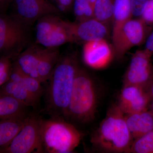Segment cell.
I'll list each match as a JSON object with an SVG mask.
<instances>
[{"label":"cell","instance_id":"cell-3","mask_svg":"<svg viewBox=\"0 0 153 153\" xmlns=\"http://www.w3.org/2000/svg\"><path fill=\"white\" fill-rule=\"evenodd\" d=\"M98 102V87L95 79L79 66L74 79L65 120L72 124L90 123L95 117Z\"/></svg>","mask_w":153,"mask_h":153},{"label":"cell","instance_id":"cell-32","mask_svg":"<svg viewBox=\"0 0 153 153\" xmlns=\"http://www.w3.org/2000/svg\"><path fill=\"white\" fill-rule=\"evenodd\" d=\"M97 1V0H87L88 2L93 7V8L94 7L96 2Z\"/></svg>","mask_w":153,"mask_h":153},{"label":"cell","instance_id":"cell-8","mask_svg":"<svg viewBox=\"0 0 153 153\" xmlns=\"http://www.w3.org/2000/svg\"><path fill=\"white\" fill-rule=\"evenodd\" d=\"M62 23L72 43L84 44L97 39H107L111 32V27L95 18L74 22L62 20Z\"/></svg>","mask_w":153,"mask_h":153},{"label":"cell","instance_id":"cell-13","mask_svg":"<svg viewBox=\"0 0 153 153\" xmlns=\"http://www.w3.org/2000/svg\"><path fill=\"white\" fill-rule=\"evenodd\" d=\"M31 108L13 97L0 93V120L27 118L33 112Z\"/></svg>","mask_w":153,"mask_h":153},{"label":"cell","instance_id":"cell-10","mask_svg":"<svg viewBox=\"0 0 153 153\" xmlns=\"http://www.w3.org/2000/svg\"><path fill=\"white\" fill-rule=\"evenodd\" d=\"M82 55L85 65L96 70L107 68L115 57L112 44L106 39H97L83 44Z\"/></svg>","mask_w":153,"mask_h":153},{"label":"cell","instance_id":"cell-4","mask_svg":"<svg viewBox=\"0 0 153 153\" xmlns=\"http://www.w3.org/2000/svg\"><path fill=\"white\" fill-rule=\"evenodd\" d=\"M40 132L41 153L73 152L83 137L73 124L60 118H41Z\"/></svg>","mask_w":153,"mask_h":153},{"label":"cell","instance_id":"cell-21","mask_svg":"<svg viewBox=\"0 0 153 153\" xmlns=\"http://www.w3.org/2000/svg\"><path fill=\"white\" fill-rule=\"evenodd\" d=\"M36 43L46 48H57L66 43H71V40L61 19L59 25L53 30L36 39Z\"/></svg>","mask_w":153,"mask_h":153},{"label":"cell","instance_id":"cell-20","mask_svg":"<svg viewBox=\"0 0 153 153\" xmlns=\"http://www.w3.org/2000/svg\"><path fill=\"white\" fill-rule=\"evenodd\" d=\"M60 56L57 48H46L38 64V73L39 81L46 82L49 79Z\"/></svg>","mask_w":153,"mask_h":153},{"label":"cell","instance_id":"cell-29","mask_svg":"<svg viewBox=\"0 0 153 153\" xmlns=\"http://www.w3.org/2000/svg\"><path fill=\"white\" fill-rule=\"evenodd\" d=\"M144 49L153 55V29L145 42Z\"/></svg>","mask_w":153,"mask_h":153},{"label":"cell","instance_id":"cell-9","mask_svg":"<svg viewBox=\"0 0 153 153\" xmlns=\"http://www.w3.org/2000/svg\"><path fill=\"white\" fill-rule=\"evenodd\" d=\"M152 56L144 49L135 52L124 75L123 85H137L146 90L153 77Z\"/></svg>","mask_w":153,"mask_h":153},{"label":"cell","instance_id":"cell-23","mask_svg":"<svg viewBox=\"0 0 153 153\" xmlns=\"http://www.w3.org/2000/svg\"><path fill=\"white\" fill-rule=\"evenodd\" d=\"M129 153H153V131L134 140Z\"/></svg>","mask_w":153,"mask_h":153},{"label":"cell","instance_id":"cell-28","mask_svg":"<svg viewBox=\"0 0 153 153\" xmlns=\"http://www.w3.org/2000/svg\"><path fill=\"white\" fill-rule=\"evenodd\" d=\"M57 3L58 8L60 11L66 12L73 8L74 0H54Z\"/></svg>","mask_w":153,"mask_h":153},{"label":"cell","instance_id":"cell-5","mask_svg":"<svg viewBox=\"0 0 153 153\" xmlns=\"http://www.w3.org/2000/svg\"><path fill=\"white\" fill-rule=\"evenodd\" d=\"M30 27L14 15H1L0 52L1 55L16 60L29 43Z\"/></svg>","mask_w":153,"mask_h":153},{"label":"cell","instance_id":"cell-26","mask_svg":"<svg viewBox=\"0 0 153 153\" xmlns=\"http://www.w3.org/2000/svg\"><path fill=\"white\" fill-rule=\"evenodd\" d=\"M140 18L148 25H153V0H149Z\"/></svg>","mask_w":153,"mask_h":153},{"label":"cell","instance_id":"cell-19","mask_svg":"<svg viewBox=\"0 0 153 153\" xmlns=\"http://www.w3.org/2000/svg\"><path fill=\"white\" fill-rule=\"evenodd\" d=\"M27 118L0 120V151L11 144L23 128Z\"/></svg>","mask_w":153,"mask_h":153},{"label":"cell","instance_id":"cell-14","mask_svg":"<svg viewBox=\"0 0 153 153\" xmlns=\"http://www.w3.org/2000/svg\"><path fill=\"white\" fill-rule=\"evenodd\" d=\"M45 48L38 45H31L21 52L15 60L25 74L39 81L37 69Z\"/></svg>","mask_w":153,"mask_h":153},{"label":"cell","instance_id":"cell-27","mask_svg":"<svg viewBox=\"0 0 153 153\" xmlns=\"http://www.w3.org/2000/svg\"><path fill=\"white\" fill-rule=\"evenodd\" d=\"M149 0H131L133 16L140 18Z\"/></svg>","mask_w":153,"mask_h":153},{"label":"cell","instance_id":"cell-22","mask_svg":"<svg viewBox=\"0 0 153 153\" xmlns=\"http://www.w3.org/2000/svg\"><path fill=\"white\" fill-rule=\"evenodd\" d=\"M115 0H97L94 7V18L111 27Z\"/></svg>","mask_w":153,"mask_h":153},{"label":"cell","instance_id":"cell-25","mask_svg":"<svg viewBox=\"0 0 153 153\" xmlns=\"http://www.w3.org/2000/svg\"><path fill=\"white\" fill-rule=\"evenodd\" d=\"M14 60L11 57L1 55L0 59V86L10 80Z\"/></svg>","mask_w":153,"mask_h":153},{"label":"cell","instance_id":"cell-6","mask_svg":"<svg viewBox=\"0 0 153 153\" xmlns=\"http://www.w3.org/2000/svg\"><path fill=\"white\" fill-rule=\"evenodd\" d=\"M152 26L148 25L140 18L129 20L112 43L115 58L121 60L132 48L144 44L153 30Z\"/></svg>","mask_w":153,"mask_h":153},{"label":"cell","instance_id":"cell-2","mask_svg":"<svg viewBox=\"0 0 153 153\" xmlns=\"http://www.w3.org/2000/svg\"><path fill=\"white\" fill-rule=\"evenodd\" d=\"M133 141L125 114L117 104H114L93 133L91 142L94 149L100 152L121 153H129Z\"/></svg>","mask_w":153,"mask_h":153},{"label":"cell","instance_id":"cell-17","mask_svg":"<svg viewBox=\"0 0 153 153\" xmlns=\"http://www.w3.org/2000/svg\"><path fill=\"white\" fill-rule=\"evenodd\" d=\"M0 93L13 97L31 107L34 111H37L39 108V102L41 100L37 98L22 85L11 79L1 86Z\"/></svg>","mask_w":153,"mask_h":153},{"label":"cell","instance_id":"cell-31","mask_svg":"<svg viewBox=\"0 0 153 153\" xmlns=\"http://www.w3.org/2000/svg\"><path fill=\"white\" fill-rule=\"evenodd\" d=\"M14 0H0L1 11H3L6 10L9 5Z\"/></svg>","mask_w":153,"mask_h":153},{"label":"cell","instance_id":"cell-24","mask_svg":"<svg viewBox=\"0 0 153 153\" xmlns=\"http://www.w3.org/2000/svg\"><path fill=\"white\" fill-rule=\"evenodd\" d=\"M73 9L76 21H85L94 18L93 7L87 0H74Z\"/></svg>","mask_w":153,"mask_h":153},{"label":"cell","instance_id":"cell-30","mask_svg":"<svg viewBox=\"0 0 153 153\" xmlns=\"http://www.w3.org/2000/svg\"><path fill=\"white\" fill-rule=\"evenodd\" d=\"M146 91L151 102L153 100V77L146 89Z\"/></svg>","mask_w":153,"mask_h":153},{"label":"cell","instance_id":"cell-1","mask_svg":"<svg viewBox=\"0 0 153 153\" xmlns=\"http://www.w3.org/2000/svg\"><path fill=\"white\" fill-rule=\"evenodd\" d=\"M79 66L75 53L60 55L44 89V111L50 117L65 119Z\"/></svg>","mask_w":153,"mask_h":153},{"label":"cell","instance_id":"cell-33","mask_svg":"<svg viewBox=\"0 0 153 153\" xmlns=\"http://www.w3.org/2000/svg\"><path fill=\"white\" fill-rule=\"evenodd\" d=\"M149 110L151 112L152 114L153 115V100L152 101H151L149 105Z\"/></svg>","mask_w":153,"mask_h":153},{"label":"cell","instance_id":"cell-15","mask_svg":"<svg viewBox=\"0 0 153 153\" xmlns=\"http://www.w3.org/2000/svg\"><path fill=\"white\" fill-rule=\"evenodd\" d=\"M125 117L133 140L153 131V115L149 110L125 115Z\"/></svg>","mask_w":153,"mask_h":153},{"label":"cell","instance_id":"cell-16","mask_svg":"<svg viewBox=\"0 0 153 153\" xmlns=\"http://www.w3.org/2000/svg\"><path fill=\"white\" fill-rule=\"evenodd\" d=\"M133 17L131 0H115L111 27L112 43L117 38L124 25Z\"/></svg>","mask_w":153,"mask_h":153},{"label":"cell","instance_id":"cell-11","mask_svg":"<svg viewBox=\"0 0 153 153\" xmlns=\"http://www.w3.org/2000/svg\"><path fill=\"white\" fill-rule=\"evenodd\" d=\"M16 17L26 25L30 26L41 17L60 12L49 0H14Z\"/></svg>","mask_w":153,"mask_h":153},{"label":"cell","instance_id":"cell-18","mask_svg":"<svg viewBox=\"0 0 153 153\" xmlns=\"http://www.w3.org/2000/svg\"><path fill=\"white\" fill-rule=\"evenodd\" d=\"M10 79L20 84L30 93L41 100L44 95V88L38 79L25 74L14 60Z\"/></svg>","mask_w":153,"mask_h":153},{"label":"cell","instance_id":"cell-12","mask_svg":"<svg viewBox=\"0 0 153 153\" xmlns=\"http://www.w3.org/2000/svg\"><path fill=\"white\" fill-rule=\"evenodd\" d=\"M150 102L144 88L137 85H125L121 90L117 105L125 114L128 115L148 110Z\"/></svg>","mask_w":153,"mask_h":153},{"label":"cell","instance_id":"cell-7","mask_svg":"<svg viewBox=\"0 0 153 153\" xmlns=\"http://www.w3.org/2000/svg\"><path fill=\"white\" fill-rule=\"evenodd\" d=\"M41 117L34 111L26 120L25 126L7 148L1 153H41Z\"/></svg>","mask_w":153,"mask_h":153}]
</instances>
